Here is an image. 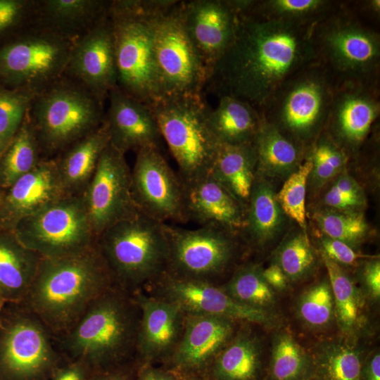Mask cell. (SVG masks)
I'll list each match as a JSON object with an SVG mask.
<instances>
[{"instance_id":"74e56055","label":"cell","mask_w":380,"mask_h":380,"mask_svg":"<svg viewBox=\"0 0 380 380\" xmlns=\"http://www.w3.org/2000/svg\"><path fill=\"white\" fill-rule=\"evenodd\" d=\"M312 375L311 354L290 333H277L267 362L266 380H308Z\"/></svg>"},{"instance_id":"f546056e","label":"cell","mask_w":380,"mask_h":380,"mask_svg":"<svg viewBox=\"0 0 380 380\" xmlns=\"http://www.w3.org/2000/svg\"><path fill=\"white\" fill-rule=\"evenodd\" d=\"M253 146L257 158L256 175L282 177L301 164L306 146L266 121H262Z\"/></svg>"},{"instance_id":"52a82bcc","label":"cell","mask_w":380,"mask_h":380,"mask_svg":"<svg viewBox=\"0 0 380 380\" xmlns=\"http://www.w3.org/2000/svg\"><path fill=\"white\" fill-rule=\"evenodd\" d=\"M108 15L114 38L117 86L151 106L158 101L153 55V24L157 17L146 13L141 0L111 1Z\"/></svg>"},{"instance_id":"4316f807","label":"cell","mask_w":380,"mask_h":380,"mask_svg":"<svg viewBox=\"0 0 380 380\" xmlns=\"http://www.w3.org/2000/svg\"><path fill=\"white\" fill-rule=\"evenodd\" d=\"M111 1L38 0L34 25L75 42L108 15Z\"/></svg>"},{"instance_id":"d4e9b609","label":"cell","mask_w":380,"mask_h":380,"mask_svg":"<svg viewBox=\"0 0 380 380\" xmlns=\"http://www.w3.org/2000/svg\"><path fill=\"white\" fill-rule=\"evenodd\" d=\"M104 121L110 144L126 153L157 146L161 138L151 107L122 91L118 86L108 94Z\"/></svg>"},{"instance_id":"f5cc1de1","label":"cell","mask_w":380,"mask_h":380,"mask_svg":"<svg viewBox=\"0 0 380 380\" xmlns=\"http://www.w3.org/2000/svg\"><path fill=\"white\" fill-rule=\"evenodd\" d=\"M261 273L265 281L274 291H283L286 289L289 281L276 262L265 269L262 268Z\"/></svg>"},{"instance_id":"11a10c76","label":"cell","mask_w":380,"mask_h":380,"mask_svg":"<svg viewBox=\"0 0 380 380\" xmlns=\"http://www.w3.org/2000/svg\"><path fill=\"white\" fill-rule=\"evenodd\" d=\"M84 367L77 363L61 369L56 374L53 380H84Z\"/></svg>"},{"instance_id":"c3c4849f","label":"cell","mask_w":380,"mask_h":380,"mask_svg":"<svg viewBox=\"0 0 380 380\" xmlns=\"http://www.w3.org/2000/svg\"><path fill=\"white\" fill-rule=\"evenodd\" d=\"M364 292L371 300L376 301L380 297V262L376 258L367 262L361 272Z\"/></svg>"},{"instance_id":"6125c7cd","label":"cell","mask_w":380,"mask_h":380,"mask_svg":"<svg viewBox=\"0 0 380 380\" xmlns=\"http://www.w3.org/2000/svg\"><path fill=\"white\" fill-rule=\"evenodd\" d=\"M0 298H1V296H0Z\"/></svg>"},{"instance_id":"8fae6325","label":"cell","mask_w":380,"mask_h":380,"mask_svg":"<svg viewBox=\"0 0 380 380\" xmlns=\"http://www.w3.org/2000/svg\"><path fill=\"white\" fill-rule=\"evenodd\" d=\"M179 4L154 20L158 101L202 96L208 80L207 70L184 28Z\"/></svg>"},{"instance_id":"680465c9","label":"cell","mask_w":380,"mask_h":380,"mask_svg":"<svg viewBox=\"0 0 380 380\" xmlns=\"http://www.w3.org/2000/svg\"><path fill=\"white\" fill-rule=\"evenodd\" d=\"M4 150V148H3L1 144H0V156H1V155Z\"/></svg>"},{"instance_id":"e575fe53","label":"cell","mask_w":380,"mask_h":380,"mask_svg":"<svg viewBox=\"0 0 380 380\" xmlns=\"http://www.w3.org/2000/svg\"><path fill=\"white\" fill-rule=\"evenodd\" d=\"M321 255L331 288L338 327L343 334L353 335L365 323L362 293L340 265Z\"/></svg>"},{"instance_id":"6da1fadb","label":"cell","mask_w":380,"mask_h":380,"mask_svg":"<svg viewBox=\"0 0 380 380\" xmlns=\"http://www.w3.org/2000/svg\"><path fill=\"white\" fill-rule=\"evenodd\" d=\"M238 15L234 40L207 83L219 96L239 99L260 112L286 81L318 62L312 37L315 25Z\"/></svg>"},{"instance_id":"4fadbf2b","label":"cell","mask_w":380,"mask_h":380,"mask_svg":"<svg viewBox=\"0 0 380 380\" xmlns=\"http://www.w3.org/2000/svg\"><path fill=\"white\" fill-rule=\"evenodd\" d=\"M164 228L169 246L166 272L170 274L216 283L236 258L237 234L208 226L187 229L164 224Z\"/></svg>"},{"instance_id":"277c9868","label":"cell","mask_w":380,"mask_h":380,"mask_svg":"<svg viewBox=\"0 0 380 380\" xmlns=\"http://www.w3.org/2000/svg\"><path fill=\"white\" fill-rule=\"evenodd\" d=\"M347 2L313 26L312 37L318 62L334 86L379 84V32L358 18Z\"/></svg>"},{"instance_id":"9c48e42d","label":"cell","mask_w":380,"mask_h":380,"mask_svg":"<svg viewBox=\"0 0 380 380\" xmlns=\"http://www.w3.org/2000/svg\"><path fill=\"white\" fill-rule=\"evenodd\" d=\"M75 42L33 25L0 44V86L35 96L63 75Z\"/></svg>"},{"instance_id":"bcb514c9","label":"cell","mask_w":380,"mask_h":380,"mask_svg":"<svg viewBox=\"0 0 380 380\" xmlns=\"http://www.w3.org/2000/svg\"><path fill=\"white\" fill-rule=\"evenodd\" d=\"M38 0H0V44L34 24Z\"/></svg>"},{"instance_id":"ee69618b","label":"cell","mask_w":380,"mask_h":380,"mask_svg":"<svg viewBox=\"0 0 380 380\" xmlns=\"http://www.w3.org/2000/svg\"><path fill=\"white\" fill-rule=\"evenodd\" d=\"M312 167V160L308 156L305 161L288 177L276 195L282 212L296 221L305 232L306 185Z\"/></svg>"},{"instance_id":"816d5d0a","label":"cell","mask_w":380,"mask_h":380,"mask_svg":"<svg viewBox=\"0 0 380 380\" xmlns=\"http://www.w3.org/2000/svg\"><path fill=\"white\" fill-rule=\"evenodd\" d=\"M135 380H179L176 372L156 365H138Z\"/></svg>"},{"instance_id":"cb8c5ba5","label":"cell","mask_w":380,"mask_h":380,"mask_svg":"<svg viewBox=\"0 0 380 380\" xmlns=\"http://www.w3.org/2000/svg\"><path fill=\"white\" fill-rule=\"evenodd\" d=\"M182 183L188 220L234 234L243 230L246 207L210 173Z\"/></svg>"},{"instance_id":"9f6ffc18","label":"cell","mask_w":380,"mask_h":380,"mask_svg":"<svg viewBox=\"0 0 380 380\" xmlns=\"http://www.w3.org/2000/svg\"><path fill=\"white\" fill-rule=\"evenodd\" d=\"M131 377V374L122 367L97 372L91 380H132Z\"/></svg>"},{"instance_id":"7dc6e473","label":"cell","mask_w":380,"mask_h":380,"mask_svg":"<svg viewBox=\"0 0 380 380\" xmlns=\"http://www.w3.org/2000/svg\"><path fill=\"white\" fill-rule=\"evenodd\" d=\"M321 253L338 265H355L363 258H374L363 255L341 241L323 236L320 239Z\"/></svg>"},{"instance_id":"7a4b0ae2","label":"cell","mask_w":380,"mask_h":380,"mask_svg":"<svg viewBox=\"0 0 380 380\" xmlns=\"http://www.w3.org/2000/svg\"><path fill=\"white\" fill-rule=\"evenodd\" d=\"M115 285L96 242L70 255L42 258L25 299L47 329L63 334Z\"/></svg>"},{"instance_id":"7bdbcfd3","label":"cell","mask_w":380,"mask_h":380,"mask_svg":"<svg viewBox=\"0 0 380 380\" xmlns=\"http://www.w3.org/2000/svg\"><path fill=\"white\" fill-rule=\"evenodd\" d=\"M306 149L312 163L310 175L317 186L327 183L341 172L348 160V155L325 130Z\"/></svg>"},{"instance_id":"44dd1931","label":"cell","mask_w":380,"mask_h":380,"mask_svg":"<svg viewBox=\"0 0 380 380\" xmlns=\"http://www.w3.org/2000/svg\"><path fill=\"white\" fill-rule=\"evenodd\" d=\"M239 324L219 316L185 315L180 340L162 366L180 375L203 376Z\"/></svg>"},{"instance_id":"b9f144b4","label":"cell","mask_w":380,"mask_h":380,"mask_svg":"<svg viewBox=\"0 0 380 380\" xmlns=\"http://www.w3.org/2000/svg\"><path fill=\"white\" fill-rule=\"evenodd\" d=\"M275 262L289 281L310 275L315 268L317 257L306 232H297L284 240L277 250Z\"/></svg>"},{"instance_id":"db71d44e","label":"cell","mask_w":380,"mask_h":380,"mask_svg":"<svg viewBox=\"0 0 380 380\" xmlns=\"http://www.w3.org/2000/svg\"><path fill=\"white\" fill-rule=\"evenodd\" d=\"M360 380H380V354L375 351L365 358Z\"/></svg>"},{"instance_id":"8d00e7d4","label":"cell","mask_w":380,"mask_h":380,"mask_svg":"<svg viewBox=\"0 0 380 380\" xmlns=\"http://www.w3.org/2000/svg\"><path fill=\"white\" fill-rule=\"evenodd\" d=\"M311 356L312 377L318 380H360L365 357L355 346L343 341L326 342Z\"/></svg>"},{"instance_id":"5bb4252c","label":"cell","mask_w":380,"mask_h":380,"mask_svg":"<svg viewBox=\"0 0 380 380\" xmlns=\"http://www.w3.org/2000/svg\"><path fill=\"white\" fill-rule=\"evenodd\" d=\"M151 296L177 305L185 315H213L239 324L274 327L279 321L271 310L246 306L232 298L222 286L164 272L143 289Z\"/></svg>"},{"instance_id":"5b68a950","label":"cell","mask_w":380,"mask_h":380,"mask_svg":"<svg viewBox=\"0 0 380 380\" xmlns=\"http://www.w3.org/2000/svg\"><path fill=\"white\" fill-rule=\"evenodd\" d=\"M164 224L138 211L98 236L97 246L118 286L134 293L166 272L169 246Z\"/></svg>"},{"instance_id":"f1b7e54d","label":"cell","mask_w":380,"mask_h":380,"mask_svg":"<svg viewBox=\"0 0 380 380\" xmlns=\"http://www.w3.org/2000/svg\"><path fill=\"white\" fill-rule=\"evenodd\" d=\"M343 1L232 0L238 15L264 20L314 25L338 9Z\"/></svg>"},{"instance_id":"2e32d148","label":"cell","mask_w":380,"mask_h":380,"mask_svg":"<svg viewBox=\"0 0 380 380\" xmlns=\"http://www.w3.org/2000/svg\"><path fill=\"white\" fill-rule=\"evenodd\" d=\"M125 155L109 144L82 194L96 239L106 229L139 211L133 200L131 170Z\"/></svg>"},{"instance_id":"f35d334b","label":"cell","mask_w":380,"mask_h":380,"mask_svg":"<svg viewBox=\"0 0 380 380\" xmlns=\"http://www.w3.org/2000/svg\"><path fill=\"white\" fill-rule=\"evenodd\" d=\"M261 270L259 265L253 264L239 266L222 287L243 305L270 310L276 303L275 291L265 281Z\"/></svg>"},{"instance_id":"4dcf8cb0","label":"cell","mask_w":380,"mask_h":380,"mask_svg":"<svg viewBox=\"0 0 380 380\" xmlns=\"http://www.w3.org/2000/svg\"><path fill=\"white\" fill-rule=\"evenodd\" d=\"M42 257L24 246L12 230L0 229V296L25 298Z\"/></svg>"},{"instance_id":"83f0119b","label":"cell","mask_w":380,"mask_h":380,"mask_svg":"<svg viewBox=\"0 0 380 380\" xmlns=\"http://www.w3.org/2000/svg\"><path fill=\"white\" fill-rule=\"evenodd\" d=\"M110 144L105 121L55 157L67 195H81L91 179L99 158Z\"/></svg>"},{"instance_id":"6f0895ef","label":"cell","mask_w":380,"mask_h":380,"mask_svg":"<svg viewBox=\"0 0 380 380\" xmlns=\"http://www.w3.org/2000/svg\"><path fill=\"white\" fill-rule=\"evenodd\" d=\"M179 380H208L204 376L201 375H180Z\"/></svg>"},{"instance_id":"ab89813d","label":"cell","mask_w":380,"mask_h":380,"mask_svg":"<svg viewBox=\"0 0 380 380\" xmlns=\"http://www.w3.org/2000/svg\"><path fill=\"white\" fill-rule=\"evenodd\" d=\"M313 218L324 236L353 248L366 237L369 231L364 215L356 210H321L316 212Z\"/></svg>"},{"instance_id":"ffe728a7","label":"cell","mask_w":380,"mask_h":380,"mask_svg":"<svg viewBox=\"0 0 380 380\" xmlns=\"http://www.w3.org/2000/svg\"><path fill=\"white\" fill-rule=\"evenodd\" d=\"M64 75L103 103L108 99L110 90L117 86L114 38L109 15L75 41Z\"/></svg>"},{"instance_id":"60d3db41","label":"cell","mask_w":380,"mask_h":380,"mask_svg":"<svg viewBox=\"0 0 380 380\" xmlns=\"http://www.w3.org/2000/svg\"><path fill=\"white\" fill-rule=\"evenodd\" d=\"M296 310L299 319L309 328L323 329L331 324L335 319L334 304L328 278L303 291L298 300Z\"/></svg>"},{"instance_id":"603a6c76","label":"cell","mask_w":380,"mask_h":380,"mask_svg":"<svg viewBox=\"0 0 380 380\" xmlns=\"http://www.w3.org/2000/svg\"><path fill=\"white\" fill-rule=\"evenodd\" d=\"M65 196L56 158H42L32 170L2 190L0 229L11 230L20 220Z\"/></svg>"},{"instance_id":"94428289","label":"cell","mask_w":380,"mask_h":380,"mask_svg":"<svg viewBox=\"0 0 380 380\" xmlns=\"http://www.w3.org/2000/svg\"><path fill=\"white\" fill-rule=\"evenodd\" d=\"M308 380H318V379H316V378L312 377V378H311V379H308Z\"/></svg>"},{"instance_id":"7c38bea8","label":"cell","mask_w":380,"mask_h":380,"mask_svg":"<svg viewBox=\"0 0 380 380\" xmlns=\"http://www.w3.org/2000/svg\"><path fill=\"white\" fill-rule=\"evenodd\" d=\"M11 230L24 246L42 258L70 255L96 242L82 194L63 197L20 220Z\"/></svg>"},{"instance_id":"681fc988","label":"cell","mask_w":380,"mask_h":380,"mask_svg":"<svg viewBox=\"0 0 380 380\" xmlns=\"http://www.w3.org/2000/svg\"><path fill=\"white\" fill-rule=\"evenodd\" d=\"M324 203L334 210H355L365 204V196L349 195L331 187L324 196Z\"/></svg>"},{"instance_id":"e0dca14e","label":"cell","mask_w":380,"mask_h":380,"mask_svg":"<svg viewBox=\"0 0 380 380\" xmlns=\"http://www.w3.org/2000/svg\"><path fill=\"white\" fill-rule=\"evenodd\" d=\"M56 362L47 329L31 312L6 327L0 339V367L10 380H42Z\"/></svg>"},{"instance_id":"9a60e30c","label":"cell","mask_w":380,"mask_h":380,"mask_svg":"<svg viewBox=\"0 0 380 380\" xmlns=\"http://www.w3.org/2000/svg\"><path fill=\"white\" fill-rule=\"evenodd\" d=\"M136 153L131 189L138 210L161 223L187 222L182 180L158 146L145 147Z\"/></svg>"},{"instance_id":"f907efd6","label":"cell","mask_w":380,"mask_h":380,"mask_svg":"<svg viewBox=\"0 0 380 380\" xmlns=\"http://www.w3.org/2000/svg\"><path fill=\"white\" fill-rule=\"evenodd\" d=\"M349 8L362 20L377 29L380 20V1H348Z\"/></svg>"},{"instance_id":"91938a15","label":"cell","mask_w":380,"mask_h":380,"mask_svg":"<svg viewBox=\"0 0 380 380\" xmlns=\"http://www.w3.org/2000/svg\"><path fill=\"white\" fill-rule=\"evenodd\" d=\"M1 195H2V190L0 189V205H1Z\"/></svg>"},{"instance_id":"8992f818","label":"cell","mask_w":380,"mask_h":380,"mask_svg":"<svg viewBox=\"0 0 380 380\" xmlns=\"http://www.w3.org/2000/svg\"><path fill=\"white\" fill-rule=\"evenodd\" d=\"M105 113L104 103L63 75L35 95L28 109L42 158L56 157L99 127Z\"/></svg>"},{"instance_id":"836d02e7","label":"cell","mask_w":380,"mask_h":380,"mask_svg":"<svg viewBox=\"0 0 380 380\" xmlns=\"http://www.w3.org/2000/svg\"><path fill=\"white\" fill-rule=\"evenodd\" d=\"M282 210L276 194L263 177H256L246 205L244 232L251 243L262 246L279 232Z\"/></svg>"},{"instance_id":"d6986e66","label":"cell","mask_w":380,"mask_h":380,"mask_svg":"<svg viewBox=\"0 0 380 380\" xmlns=\"http://www.w3.org/2000/svg\"><path fill=\"white\" fill-rule=\"evenodd\" d=\"M179 8L186 33L209 79L215 65L234 40L239 15L227 0L179 1Z\"/></svg>"},{"instance_id":"484cf974","label":"cell","mask_w":380,"mask_h":380,"mask_svg":"<svg viewBox=\"0 0 380 380\" xmlns=\"http://www.w3.org/2000/svg\"><path fill=\"white\" fill-rule=\"evenodd\" d=\"M246 325L237 329L203 376L208 380H266L268 360L260 339Z\"/></svg>"},{"instance_id":"f6af8a7d","label":"cell","mask_w":380,"mask_h":380,"mask_svg":"<svg viewBox=\"0 0 380 380\" xmlns=\"http://www.w3.org/2000/svg\"><path fill=\"white\" fill-rule=\"evenodd\" d=\"M34 96L0 86V144L4 148L21 125Z\"/></svg>"},{"instance_id":"d6a6232c","label":"cell","mask_w":380,"mask_h":380,"mask_svg":"<svg viewBox=\"0 0 380 380\" xmlns=\"http://www.w3.org/2000/svg\"><path fill=\"white\" fill-rule=\"evenodd\" d=\"M253 144H220L210 173L246 207L256 177Z\"/></svg>"},{"instance_id":"7402d4cb","label":"cell","mask_w":380,"mask_h":380,"mask_svg":"<svg viewBox=\"0 0 380 380\" xmlns=\"http://www.w3.org/2000/svg\"><path fill=\"white\" fill-rule=\"evenodd\" d=\"M133 294L140 309L137 363L162 365L180 340L185 314L177 305L143 290Z\"/></svg>"},{"instance_id":"ac0fdd59","label":"cell","mask_w":380,"mask_h":380,"mask_svg":"<svg viewBox=\"0 0 380 380\" xmlns=\"http://www.w3.org/2000/svg\"><path fill=\"white\" fill-rule=\"evenodd\" d=\"M379 84L346 83L334 86L325 131L345 151H357L380 115Z\"/></svg>"},{"instance_id":"1f68e13d","label":"cell","mask_w":380,"mask_h":380,"mask_svg":"<svg viewBox=\"0 0 380 380\" xmlns=\"http://www.w3.org/2000/svg\"><path fill=\"white\" fill-rule=\"evenodd\" d=\"M217 106L210 110L208 122L220 144H253L262 115L250 103L231 96H219Z\"/></svg>"},{"instance_id":"30bf717a","label":"cell","mask_w":380,"mask_h":380,"mask_svg":"<svg viewBox=\"0 0 380 380\" xmlns=\"http://www.w3.org/2000/svg\"><path fill=\"white\" fill-rule=\"evenodd\" d=\"M182 181L210 173L220 144L208 122L202 96L158 101L150 106Z\"/></svg>"},{"instance_id":"3957f363","label":"cell","mask_w":380,"mask_h":380,"mask_svg":"<svg viewBox=\"0 0 380 380\" xmlns=\"http://www.w3.org/2000/svg\"><path fill=\"white\" fill-rule=\"evenodd\" d=\"M140 309L133 293L115 285L98 297L62 334L63 348L97 372L137 360Z\"/></svg>"},{"instance_id":"d590c367","label":"cell","mask_w":380,"mask_h":380,"mask_svg":"<svg viewBox=\"0 0 380 380\" xmlns=\"http://www.w3.org/2000/svg\"><path fill=\"white\" fill-rule=\"evenodd\" d=\"M28 110L0 156V189L5 190L32 170L42 159Z\"/></svg>"},{"instance_id":"ba28073f","label":"cell","mask_w":380,"mask_h":380,"mask_svg":"<svg viewBox=\"0 0 380 380\" xmlns=\"http://www.w3.org/2000/svg\"><path fill=\"white\" fill-rule=\"evenodd\" d=\"M334 89L324 68L319 62L313 63L286 81L260 113L266 121L308 146L325 129Z\"/></svg>"}]
</instances>
